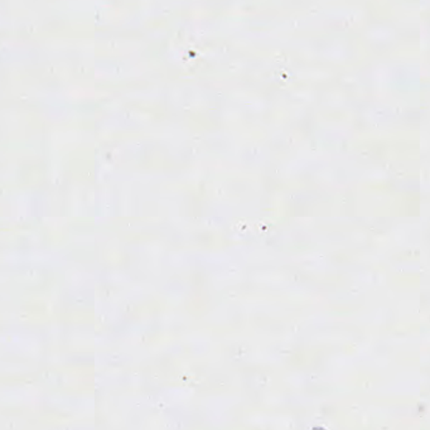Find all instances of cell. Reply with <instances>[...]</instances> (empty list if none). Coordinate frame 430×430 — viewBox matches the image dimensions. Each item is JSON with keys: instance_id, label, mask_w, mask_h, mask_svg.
I'll list each match as a JSON object with an SVG mask.
<instances>
[]
</instances>
